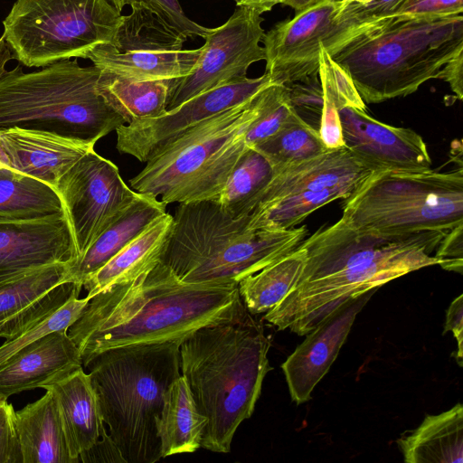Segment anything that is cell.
Instances as JSON below:
<instances>
[{
	"label": "cell",
	"instance_id": "cell-8",
	"mask_svg": "<svg viewBox=\"0 0 463 463\" xmlns=\"http://www.w3.org/2000/svg\"><path fill=\"white\" fill-rule=\"evenodd\" d=\"M259 93L166 145L129 180L132 190L165 205L216 201L248 147L245 133L259 116Z\"/></svg>",
	"mask_w": 463,
	"mask_h": 463
},
{
	"label": "cell",
	"instance_id": "cell-4",
	"mask_svg": "<svg viewBox=\"0 0 463 463\" xmlns=\"http://www.w3.org/2000/svg\"><path fill=\"white\" fill-rule=\"evenodd\" d=\"M463 52V15L387 16L336 51L332 59L348 74L364 103L414 93L438 79Z\"/></svg>",
	"mask_w": 463,
	"mask_h": 463
},
{
	"label": "cell",
	"instance_id": "cell-24",
	"mask_svg": "<svg viewBox=\"0 0 463 463\" xmlns=\"http://www.w3.org/2000/svg\"><path fill=\"white\" fill-rule=\"evenodd\" d=\"M14 425L23 463H78L71 453L57 402L50 392L14 411Z\"/></svg>",
	"mask_w": 463,
	"mask_h": 463
},
{
	"label": "cell",
	"instance_id": "cell-49",
	"mask_svg": "<svg viewBox=\"0 0 463 463\" xmlns=\"http://www.w3.org/2000/svg\"><path fill=\"white\" fill-rule=\"evenodd\" d=\"M119 12L122 11L123 7L127 5H131L134 0H109Z\"/></svg>",
	"mask_w": 463,
	"mask_h": 463
},
{
	"label": "cell",
	"instance_id": "cell-17",
	"mask_svg": "<svg viewBox=\"0 0 463 463\" xmlns=\"http://www.w3.org/2000/svg\"><path fill=\"white\" fill-rule=\"evenodd\" d=\"M70 263L0 273V338H13L71 298L82 286L71 279Z\"/></svg>",
	"mask_w": 463,
	"mask_h": 463
},
{
	"label": "cell",
	"instance_id": "cell-21",
	"mask_svg": "<svg viewBox=\"0 0 463 463\" xmlns=\"http://www.w3.org/2000/svg\"><path fill=\"white\" fill-rule=\"evenodd\" d=\"M90 146L53 134L11 128L0 131V156L5 167L55 188L58 180Z\"/></svg>",
	"mask_w": 463,
	"mask_h": 463
},
{
	"label": "cell",
	"instance_id": "cell-26",
	"mask_svg": "<svg viewBox=\"0 0 463 463\" xmlns=\"http://www.w3.org/2000/svg\"><path fill=\"white\" fill-rule=\"evenodd\" d=\"M173 217L165 213L150 223L137 237L113 256L82 287L87 297L118 284L128 282L160 261L172 226Z\"/></svg>",
	"mask_w": 463,
	"mask_h": 463
},
{
	"label": "cell",
	"instance_id": "cell-38",
	"mask_svg": "<svg viewBox=\"0 0 463 463\" xmlns=\"http://www.w3.org/2000/svg\"><path fill=\"white\" fill-rule=\"evenodd\" d=\"M154 11L166 24L186 39L205 38L211 28L204 27L189 19L178 0H134Z\"/></svg>",
	"mask_w": 463,
	"mask_h": 463
},
{
	"label": "cell",
	"instance_id": "cell-40",
	"mask_svg": "<svg viewBox=\"0 0 463 463\" xmlns=\"http://www.w3.org/2000/svg\"><path fill=\"white\" fill-rule=\"evenodd\" d=\"M463 13V0H407L395 15L407 18L441 17Z\"/></svg>",
	"mask_w": 463,
	"mask_h": 463
},
{
	"label": "cell",
	"instance_id": "cell-11",
	"mask_svg": "<svg viewBox=\"0 0 463 463\" xmlns=\"http://www.w3.org/2000/svg\"><path fill=\"white\" fill-rule=\"evenodd\" d=\"M340 5V0H326L265 33V73L274 83L288 85L318 77L322 46L331 56L384 18L371 15L358 3L342 11Z\"/></svg>",
	"mask_w": 463,
	"mask_h": 463
},
{
	"label": "cell",
	"instance_id": "cell-6",
	"mask_svg": "<svg viewBox=\"0 0 463 463\" xmlns=\"http://www.w3.org/2000/svg\"><path fill=\"white\" fill-rule=\"evenodd\" d=\"M180 345L166 341L109 348L83 364L108 434L126 463L162 458L156 421L165 392L181 375Z\"/></svg>",
	"mask_w": 463,
	"mask_h": 463
},
{
	"label": "cell",
	"instance_id": "cell-5",
	"mask_svg": "<svg viewBox=\"0 0 463 463\" xmlns=\"http://www.w3.org/2000/svg\"><path fill=\"white\" fill-rule=\"evenodd\" d=\"M160 260L182 280L239 283L297 249L306 226L257 229L214 200L179 203Z\"/></svg>",
	"mask_w": 463,
	"mask_h": 463
},
{
	"label": "cell",
	"instance_id": "cell-28",
	"mask_svg": "<svg viewBox=\"0 0 463 463\" xmlns=\"http://www.w3.org/2000/svg\"><path fill=\"white\" fill-rule=\"evenodd\" d=\"M207 418L197 409L186 379L181 374L164 395L156 421L162 458L193 453L201 448Z\"/></svg>",
	"mask_w": 463,
	"mask_h": 463
},
{
	"label": "cell",
	"instance_id": "cell-18",
	"mask_svg": "<svg viewBox=\"0 0 463 463\" xmlns=\"http://www.w3.org/2000/svg\"><path fill=\"white\" fill-rule=\"evenodd\" d=\"M339 118L345 146L375 170L431 169L427 145L414 130L384 124L354 107L340 109Z\"/></svg>",
	"mask_w": 463,
	"mask_h": 463
},
{
	"label": "cell",
	"instance_id": "cell-10",
	"mask_svg": "<svg viewBox=\"0 0 463 463\" xmlns=\"http://www.w3.org/2000/svg\"><path fill=\"white\" fill-rule=\"evenodd\" d=\"M109 0H16L3 21V39L24 66L86 58L109 43L121 20Z\"/></svg>",
	"mask_w": 463,
	"mask_h": 463
},
{
	"label": "cell",
	"instance_id": "cell-12",
	"mask_svg": "<svg viewBox=\"0 0 463 463\" xmlns=\"http://www.w3.org/2000/svg\"><path fill=\"white\" fill-rule=\"evenodd\" d=\"M122 15L109 43L91 50L85 59L102 71L137 80H176L194 67L201 48H183L186 38L154 11L133 2Z\"/></svg>",
	"mask_w": 463,
	"mask_h": 463
},
{
	"label": "cell",
	"instance_id": "cell-7",
	"mask_svg": "<svg viewBox=\"0 0 463 463\" xmlns=\"http://www.w3.org/2000/svg\"><path fill=\"white\" fill-rule=\"evenodd\" d=\"M100 70L61 60L25 72L22 65L0 76V131L46 132L95 146L125 125L98 92Z\"/></svg>",
	"mask_w": 463,
	"mask_h": 463
},
{
	"label": "cell",
	"instance_id": "cell-13",
	"mask_svg": "<svg viewBox=\"0 0 463 463\" xmlns=\"http://www.w3.org/2000/svg\"><path fill=\"white\" fill-rule=\"evenodd\" d=\"M375 171L345 146L327 149L311 159L275 170L253 210L269 205L274 221L292 228L318 208L348 198Z\"/></svg>",
	"mask_w": 463,
	"mask_h": 463
},
{
	"label": "cell",
	"instance_id": "cell-45",
	"mask_svg": "<svg viewBox=\"0 0 463 463\" xmlns=\"http://www.w3.org/2000/svg\"><path fill=\"white\" fill-rule=\"evenodd\" d=\"M407 0H373L363 5L368 13L374 17H386L398 14Z\"/></svg>",
	"mask_w": 463,
	"mask_h": 463
},
{
	"label": "cell",
	"instance_id": "cell-20",
	"mask_svg": "<svg viewBox=\"0 0 463 463\" xmlns=\"http://www.w3.org/2000/svg\"><path fill=\"white\" fill-rule=\"evenodd\" d=\"M78 259L65 213L37 219L0 218V273Z\"/></svg>",
	"mask_w": 463,
	"mask_h": 463
},
{
	"label": "cell",
	"instance_id": "cell-34",
	"mask_svg": "<svg viewBox=\"0 0 463 463\" xmlns=\"http://www.w3.org/2000/svg\"><path fill=\"white\" fill-rule=\"evenodd\" d=\"M274 170L316 157L327 149L319 133L296 114L274 135L252 146Z\"/></svg>",
	"mask_w": 463,
	"mask_h": 463
},
{
	"label": "cell",
	"instance_id": "cell-48",
	"mask_svg": "<svg viewBox=\"0 0 463 463\" xmlns=\"http://www.w3.org/2000/svg\"><path fill=\"white\" fill-rule=\"evenodd\" d=\"M12 59V53L5 44L3 37H0V76L5 71L6 63Z\"/></svg>",
	"mask_w": 463,
	"mask_h": 463
},
{
	"label": "cell",
	"instance_id": "cell-37",
	"mask_svg": "<svg viewBox=\"0 0 463 463\" xmlns=\"http://www.w3.org/2000/svg\"><path fill=\"white\" fill-rule=\"evenodd\" d=\"M294 113L306 124L319 130L323 92L318 77L285 85Z\"/></svg>",
	"mask_w": 463,
	"mask_h": 463
},
{
	"label": "cell",
	"instance_id": "cell-47",
	"mask_svg": "<svg viewBox=\"0 0 463 463\" xmlns=\"http://www.w3.org/2000/svg\"><path fill=\"white\" fill-rule=\"evenodd\" d=\"M324 1L326 0H282L281 5L289 6L296 13H299Z\"/></svg>",
	"mask_w": 463,
	"mask_h": 463
},
{
	"label": "cell",
	"instance_id": "cell-36",
	"mask_svg": "<svg viewBox=\"0 0 463 463\" xmlns=\"http://www.w3.org/2000/svg\"><path fill=\"white\" fill-rule=\"evenodd\" d=\"M90 298H80L79 295L71 298L62 306L51 312L13 338L0 345V365L26 345L56 331H68L80 317L90 301Z\"/></svg>",
	"mask_w": 463,
	"mask_h": 463
},
{
	"label": "cell",
	"instance_id": "cell-23",
	"mask_svg": "<svg viewBox=\"0 0 463 463\" xmlns=\"http://www.w3.org/2000/svg\"><path fill=\"white\" fill-rule=\"evenodd\" d=\"M55 398L72 457L91 448L107 430L96 392L83 366L61 373L42 386Z\"/></svg>",
	"mask_w": 463,
	"mask_h": 463
},
{
	"label": "cell",
	"instance_id": "cell-16",
	"mask_svg": "<svg viewBox=\"0 0 463 463\" xmlns=\"http://www.w3.org/2000/svg\"><path fill=\"white\" fill-rule=\"evenodd\" d=\"M272 83L267 73L246 77L202 92L159 117L123 125L116 129L117 148L146 163L186 131L251 99Z\"/></svg>",
	"mask_w": 463,
	"mask_h": 463
},
{
	"label": "cell",
	"instance_id": "cell-15",
	"mask_svg": "<svg viewBox=\"0 0 463 463\" xmlns=\"http://www.w3.org/2000/svg\"><path fill=\"white\" fill-rule=\"evenodd\" d=\"M262 21L257 12L238 7L223 24L211 28L194 67L174 81L167 110L202 92L246 78L252 63L265 61L260 44L265 34Z\"/></svg>",
	"mask_w": 463,
	"mask_h": 463
},
{
	"label": "cell",
	"instance_id": "cell-27",
	"mask_svg": "<svg viewBox=\"0 0 463 463\" xmlns=\"http://www.w3.org/2000/svg\"><path fill=\"white\" fill-rule=\"evenodd\" d=\"M397 444L407 463H461L463 461V407L457 403L439 414H428Z\"/></svg>",
	"mask_w": 463,
	"mask_h": 463
},
{
	"label": "cell",
	"instance_id": "cell-50",
	"mask_svg": "<svg viewBox=\"0 0 463 463\" xmlns=\"http://www.w3.org/2000/svg\"><path fill=\"white\" fill-rule=\"evenodd\" d=\"M340 1H341V5H340L341 11L347 5L356 2V0H340Z\"/></svg>",
	"mask_w": 463,
	"mask_h": 463
},
{
	"label": "cell",
	"instance_id": "cell-25",
	"mask_svg": "<svg viewBox=\"0 0 463 463\" xmlns=\"http://www.w3.org/2000/svg\"><path fill=\"white\" fill-rule=\"evenodd\" d=\"M165 206L162 201L151 194L137 193L132 203L108 225L85 253L71 265V279L82 286L90 276L156 219L165 214Z\"/></svg>",
	"mask_w": 463,
	"mask_h": 463
},
{
	"label": "cell",
	"instance_id": "cell-32",
	"mask_svg": "<svg viewBox=\"0 0 463 463\" xmlns=\"http://www.w3.org/2000/svg\"><path fill=\"white\" fill-rule=\"evenodd\" d=\"M319 80L323 92V109L319 136L326 149L345 146L339 109L354 107L365 109L351 78L322 46L319 55Z\"/></svg>",
	"mask_w": 463,
	"mask_h": 463
},
{
	"label": "cell",
	"instance_id": "cell-3",
	"mask_svg": "<svg viewBox=\"0 0 463 463\" xmlns=\"http://www.w3.org/2000/svg\"><path fill=\"white\" fill-rule=\"evenodd\" d=\"M270 339L253 318L194 331L180 345V370L207 418L201 447L231 451L240 424L251 417L266 374Z\"/></svg>",
	"mask_w": 463,
	"mask_h": 463
},
{
	"label": "cell",
	"instance_id": "cell-41",
	"mask_svg": "<svg viewBox=\"0 0 463 463\" xmlns=\"http://www.w3.org/2000/svg\"><path fill=\"white\" fill-rule=\"evenodd\" d=\"M463 223L449 230L439 243L435 256L439 265L449 271L463 270Z\"/></svg>",
	"mask_w": 463,
	"mask_h": 463
},
{
	"label": "cell",
	"instance_id": "cell-52",
	"mask_svg": "<svg viewBox=\"0 0 463 463\" xmlns=\"http://www.w3.org/2000/svg\"><path fill=\"white\" fill-rule=\"evenodd\" d=\"M0 166L5 167V165H4V163H3V161H2L1 156H0Z\"/></svg>",
	"mask_w": 463,
	"mask_h": 463
},
{
	"label": "cell",
	"instance_id": "cell-43",
	"mask_svg": "<svg viewBox=\"0 0 463 463\" xmlns=\"http://www.w3.org/2000/svg\"><path fill=\"white\" fill-rule=\"evenodd\" d=\"M80 462H120L126 463L120 452L105 430L99 440L80 455Z\"/></svg>",
	"mask_w": 463,
	"mask_h": 463
},
{
	"label": "cell",
	"instance_id": "cell-33",
	"mask_svg": "<svg viewBox=\"0 0 463 463\" xmlns=\"http://www.w3.org/2000/svg\"><path fill=\"white\" fill-rule=\"evenodd\" d=\"M274 174L275 170L266 157L248 146L216 201L233 217L249 215Z\"/></svg>",
	"mask_w": 463,
	"mask_h": 463
},
{
	"label": "cell",
	"instance_id": "cell-2",
	"mask_svg": "<svg viewBox=\"0 0 463 463\" xmlns=\"http://www.w3.org/2000/svg\"><path fill=\"white\" fill-rule=\"evenodd\" d=\"M237 283L185 282L161 260L91 298L67 333L83 364L114 347L183 342L194 331L251 319Z\"/></svg>",
	"mask_w": 463,
	"mask_h": 463
},
{
	"label": "cell",
	"instance_id": "cell-42",
	"mask_svg": "<svg viewBox=\"0 0 463 463\" xmlns=\"http://www.w3.org/2000/svg\"><path fill=\"white\" fill-rule=\"evenodd\" d=\"M452 332L457 340L458 350L456 352V362L459 366L463 364V295L460 294L449 305L446 312V321L443 334Z\"/></svg>",
	"mask_w": 463,
	"mask_h": 463
},
{
	"label": "cell",
	"instance_id": "cell-35",
	"mask_svg": "<svg viewBox=\"0 0 463 463\" xmlns=\"http://www.w3.org/2000/svg\"><path fill=\"white\" fill-rule=\"evenodd\" d=\"M259 116L245 133L249 147L269 138L278 132L294 115L288 89L285 85L272 83L258 95Z\"/></svg>",
	"mask_w": 463,
	"mask_h": 463
},
{
	"label": "cell",
	"instance_id": "cell-22",
	"mask_svg": "<svg viewBox=\"0 0 463 463\" xmlns=\"http://www.w3.org/2000/svg\"><path fill=\"white\" fill-rule=\"evenodd\" d=\"M82 366L80 351L67 331L50 333L22 348L0 365V395H11L43 385L61 373Z\"/></svg>",
	"mask_w": 463,
	"mask_h": 463
},
{
	"label": "cell",
	"instance_id": "cell-39",
	"mask_svg": "<svg viewBox=\"0 0 463 463\" xmlns=\"http://www.w3.org/2000/svg\"><path fill=\"white\" fill-rule=\"evenodd\" d=\"M14 410L5 400L0 405V463H23L14 425Z\"/></svg>",
	"mask_w": 463,
	"mask_h": 463
},
{
	"label": "cell",
	"instance_id": "cell-19",
	"mask_svg": "<svg viewBox=\"0 0 463 463\" xmlns=\"http://www.w3.org/2000/svg\"><path fill=\"white\" fill-rule=\"evenodd\" d=\"M377 289L353 298L310 331L281 364L291 400L301 404L327 373L345 344L358 313Z\"/></svg>",
	"mask_w": 463,
	"mask_h": 463
},
{
	"label": "cell",
	"instance_id": "cell-51",
	"mask_svg": "<svg viewBox=\"0 0 463 463\" xmlns=\"http://www.w3.org/2000/svg\"><path fill=\"white\" fill-rule=\"evenodd\" d=\"M5 400H7V399H5V397H3V396H1V395H0V405H1V403H2Z\"/></svg>",
	"mask_w": 463,
	"mask_h": 463
},
{
	"label": "cell",
	"instance_id": "cell-9",
	"mask_svg": "<svg viewBox=\"0 0 463 463\" xmlns=\"http://www.w3.org/2000/svg\"><path fill=\"white\" fill-rule=\"evenodd\" d=\"M343 201L341 219L357 229L387 234L448 232L463 223V167L375 171Z\"/></svg>",
	"mask_w": 463,
	"mask_h": 463
},
{
	"label": "cell",
	"instance_id": "cell-29",
	"mask_svg": "<svg viewBox=\"0 0 463 463\" xmlns=\"http://www.w3.org/2000/svg\"><path fill=\"white\" fill-rule=\"evenodd\" d=\"M175 80H137L100 71L98 92L127 124L156 118L167 110Z\"/></svg>",
	"mask_w": 463,
	"mask_h": 463
},
{
	"label": "cell",
	"instance_id": "cell-46",
	"mask_svg": "<svg viewBox=\"0 0 463 463\" xmlns=\"http://www.w3.org/2000/svg\"><path fill=\"white\" fill-rule=\"evenodd\" d=\"M237 7H246L262 14L270 11L276 5L281 4L282 0H235Z\"/></svg>",
	"mask_w": 463,
	"mask_h": 463
},
{
	"label": "cell",
	"instance_id": "cell-44",
	"mask_svg": "<svg viewBox=\"0 0 463 463\" xmlns=\"http://www.w3.org/2000/svg\"><path fill=\"white\" fill-rule=\"evenodd\" d=\"M449 83L458 99L463 98V52L454 57L442 68L439 78Z\"/></svg>",
	"mask_w": 463,
	"mask_h": 463
},
{
	"label": "cell",
	"instance_id": "cell-30",
	"mask_svg": "<svg viewBox=\"0 0 463 463\" xmlns=\"http://www.w3.org/2000/svg\"><path fill=\"white\" fill-rule=\"evenodd\" d=\"M63 213L61 200L52 185L0 166V218L37 219Z\"/></svg>",
	"mask_w": 463,
	"mask_h": 463
},
{
	"label": "cell",
	"instance_id": "cell-14",
	"mask_svg": "<svg viewBox=\"0 0 463 463\" xmlns=\"http://www.w3.org/2000/svg\"><path fill=\"white\" fill-rule=\"evenodd\" d=\"M55 190L71 227L78 259L137 194L123 181L118 166L94 149L61 176Z\"/></svg>",
	"mask_w": 463,
	"mask_h": 463
},
{
	"label": "cell",
	"instance_id": "cell-1",
	"mask_svg": "<svg viewBox=\"0 0 463 463\" xmlns=\"http://www.w3.org/2000/svg\"><path fill=\"white\" fill-rule=\"evenodd\" d=\"M448 232L380 233L352 227L340 218L302 241L306 260L298 281L263 318L278 330L306 335L351 299L439 265L432 253Z\"/></svg>",
	"mask_w": 463,
	"mask_h": 463
},
{
	"label": "cell",
	"instance_id": "cell-31",
	"mask_svg": "<svg viewBox=\"0 0 463 463\" xmlns=\"http://www.w3.org/2000/svg\"><path fill=\"white\" fill-rule=\"evenodd\" d=\"M306 260L299 245L290 253L239 281L241 300L250 315L266 313L278 305L298 281Z\"/></svg>",
	"mask_w": 463,
	"mask_h": 463
}]
</instances>
